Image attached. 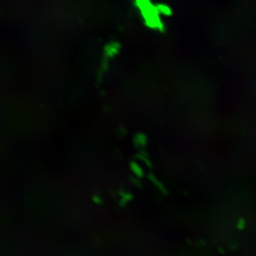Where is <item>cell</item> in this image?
<instances>
[]
</instances>
